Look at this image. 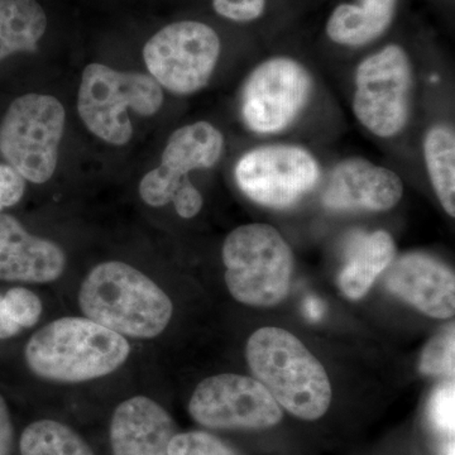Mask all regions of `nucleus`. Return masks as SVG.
<instances>
[{"label": "nucleus", "instance_id": "4", "mask_svg": "<svg viewBox=\"0 0 455 455\" xmlns=\"http://www.w3.org/2000/svg\"><path fill=\"white\" fill-rule=\"evenodd\" d=\"M223 262L228 289L236 301L269 307L286 299L293 256L274 227L256 223L236 228L224 242Z\"/></svg>", "mask_w": 455, "mask_h": 455}, {"label": "nucleus", "instance_id": "17", "mask_svg": "<svg viewBox=\"0 0 455 455\" xmlns=\"http://www.w3.org/2000/svg\"><path fill=\"white\" fill-rule=\"evenodd\" d=\"M396 254V245L387 232L377 230L372 235L358 233L347 247V262L339 275V287L347 298H363L376 278L388 268Z\"/></svg>", "mask_w": 455, "mask_h": 455}, {"label": "nucleus", "instance_id": "1", "mask_svg": "<svg viewBox=\"0 0 455 455\" xmlns=\"http://www.w3.org/2000/svg\"><path fill=\"white\" fill-rule=\"evenodd\" d=\"M84 315L123 337L152 339L169 325L173 305L155 281L128 263L95 266L82 283Z\"/></svg>", "mask_w": 455, "mask_h": 455}, {"label": "nucleus", "instance_id": "29", "mask_svg": "<svg viewBox=\"0 0 455 455\" xmlns=\"http://www.w3.org/2000/svg\"><path fill=\"white\" fill-rule=\"evenodd\" d=\"M14 430L4 397L0 395V455H11L13 449Z\"/></svg>", "mask_w": 455, "mask_h": 455}, {"label": "nucleus", "instance_id": "30", "mask_svg": "<svg viewBox=\"0 0 455 455\" xmlns=\"http://www.w3.org/2000/svg\"><path fill=\"white\" fill-rule=\"evenodd\" d=\"M20 331H22V329L9 316L4 300H3V295H0V339H8V338L16 337Z\"/></svg>", "mask_w": 455, "mask_h": 455}, {"label": "nucleus", "instance_id": "6", "mask_svg": "<svg viewBox=\"0 0 455 455\" xmlns=\"http://www.w3.org/2000/svg\"><path fill=\"white\" fill-rule=\"evenodd\" d=\"M65 109L50 95L27 94L8 108L0 124V155L35 184L55 172L65 130Z\"/></svg>", "mask_w": 455, "mask_h": 455}, {"label": "nucleus", "instance_id": "22", "mask_svg": "<svg viewBox=\"0 0 455 455\" xmlns=\"http://www.w3.org/2000/svg\"><path fill=\"white\" fill-rule=\"evenodd\" d=\"M167 455H238L223 440L205 431L176 434L171 439Z\"/></svg>", "mask_w": 455, "mask_h": 455}, {"label": "nucleus", "instance_id": "2", "mask_svg": "<svg viewBox=\"0 0 455 455\" xmlns=\"http://www.w3.org/2000/svg\"><path fill=\"white\" fill-rule=\"evenodd\" d=\"M131 346L125 337L88 317L66 316L44 325L27 343L29 370L62 383L92 381L125 363Z\"/></svg>", "mask_w": 455, "mask_h": 455}, {"label": "nucleus", "instance_id": "7", "mask_svg": "<svg viewBox=\"0 0 455 455\" xmlns=\"http://www.w3.org/2000/svg\"><path fill=\"white\" fill-rule=\"evenodd\" d=\"M220 55V40L212 27L182 20L164 27L143 49L152 77L175 94H193L211 80Z\"/></svg>", "mask_w": 455, "mask_h": 455}, {"label": "nucleus", "instance_id": "20", "mask_svg": "<svg viewBox=\"0 0 455 455\" xmlns=\"http://www.w3.org/2000/svg\"><path fill=\"white\" fill-rule=\"evenodd\" d=\"M425 163L431 184L443 208L455 215V136L447 125H436L427 132L424 142Z\"/></svg>", "mask_w": 455, "mask_h": 455}, {"label": "nucleus", "instance_id": "13", "mask_svg": "<svg viewBox=\"0 0 455 455\" xmlns=\"http://www.w3.org/2000/svg\"><path fill=\"white\" fill-rule=\"evenodd\" d=\"M386 287L425 315L449 319L455 311V276L444 263L410 253L388 266Z\"/></svg>", "mask_w": 455, "mask_h": 455}, {"label": "nucleus", "instance_id": "14", "mask_svg": "<svg viewBox=\"0 0 455 455\" xmlns=\"http://www.w3.org/2000/svg\"><path fill=\"white\" fill-rule=\"evenodd\" d=\"M403 193V181L394 171L349 158L333 170L323 203L331 211L385 212L400 202Z\"/></svg>", "mask_w": 455, "mask_h": 455}, {"label": "nucleus", "instance_id": "3", "mask_svg": "<svg viewBox=\"0 0 455 455\" xmlns=\"http://www.w3.org/2000/svg\"><path fill=\"white\" fill-rule=\"evenodd\" d=\"M247 361L257 381L296 418L313 421L328 411V374L295 335L272 326L259 329L248 340Z\"/></svg>", "mask_w": 455, "mask_h": 455}, {"label": "nucleus", "instance_id": "8", "mask_svg": "<svg viewBox=\"0 0 455 455\" xmlns=\"http://www.w3.org/2000/svg\"><path fill=\"white\" fill-rule=\"evenodd\" d=\"M411 65L403 47L390 44L358 66L353 110L382 139L396 136L409 119Z\"/></svg>", "mask_w": 455, "mask_h": 455}, {"label": "nucleus", "instance_id": "9", "mask_svg": "<svg viewBox=\"0 0 455 455\" xmlns=\"http://www.w3.org/2000/svg\"><path fill=\"white\" fill-rule=\"evenodd\" d=\"M188 412L197 424L217 430L268 429L283 416L262 383L235 373L200 382L188 403Z\"/></svg>", "mask_w": 455, "mask_h": 455}, {"label": "nucleus", "instance_id": "18", "mask_svg": "<svg viewBox=\"0 0 455 455\" xmlns=\"http://www.w3.org/2000/svg\"><path fill=\"white\" fill-rule=\"evenodd\" d=\"M397 0H359L334 9L326 33L335 44L363 46L387 31L396 12Z\"/></svg>", "mask_w": 455, "mask_h": 455}, {"label": "nucleus", "instance_id": "28", "mask_svg": "<svg viewBox=\"0 0 455 455\" xmlns=\"http://www.w3.org/2000/svg\"><path fill=\"white\" fill-rule=\"evenodd\" d=\"M172 203L180 217L190 220L202 211L203 196L197 188L188 182L176 193Z\"/></svg>", "mask_w": 455, "mask_h": 455}, {"label": "nucleus", "instance_id": "31", "mask_svg": "<svg viewBox=\"0 0 455 455\" xmlns=\"http://www.w3.org/2000/svg\"><path fill=\"white\" fill-rule=\"evenodd\" d=\"M302 311H304L305 316L310 320V322H319L325 313V305L323 304L319 299L310 298L305 299L304 305H302Z\"/></svg>", "mask_w": 455, "mask_h": 455}, {"label": "nucleus", "instance_id": "5", "mask_svg": "<svg viewBox=\"0 0 455 455\" xmlns=\"http://www.w3.org/2000/svg\"><path fill=\"white\" fill-rule=\"evenodd\" d=\"M163 103V89L148 75L121 73L100 64L84 70L77 110L88 130L110 145L130 142L133 128L128 110L151 116Z\"/></svg>", "mask_w": 455, "mask_h": 455}, {"label": "nucleus", "instance_id": "19", "mask_svg": "<svg viewBox=\"0 0 455 455\" xmlns=\"http://www.w3.org/2000/svg\"><path fill=\"white\" fill-rule=\"evenodd\" d=\"M46 28V13L36 0H0V61L37 50Z\"/></svg>", "mask_w": 455, "mask_h": 455}, {"label": "nucleus", "instance_id": "27", "mask_svg": "<svg viewBox=\"0 0 455 455\" xmlns=\"http://www.w3.org/2000/svg\"><path fill=\"white\" fill-rule=\"evenodd\" d=\"M25 190V179L9 164H0V212L16 205Z\"/></svg>", "mask_w": 455, "mask_h": 455}, {"label": "nucleus", "instance_id": "26", "mask_svg": "<svg viewBox=\"0 0 455 455\" xmlns=\"http://www.w3.org/2000/svg\"><path fill=\"white\" fill-rule=\"evenodd\" d=\"M220 16L235 22H251L262 16L266 0H212Z\"/></svg>", "mask_w": 455, "mask_h": 455}, {"label": "nucleus", "instance_id": "11", "mask_svg": "<svg viewBox=\"0 0 455 455\" xmlns=\"http://www.w3.org/2000/svg\"><path fill=\"white\" fill-rule=\"evenodd\" d=\"M310 90V75L304 66L287 57L267 60L245 83L242 94L245 124L262 134L283 131L307 106Z\"/></svg>", "mask_w": 455, "mask_h": 455}, {"label": "nucleus", "instance_id": "12", "mask_svg": "<svg viewBox=\"0 0 455 455\" xmlns=\"http://www.w3.org/2000/svg\"><path fill=\"white\" fill-rule=\"evenodd\" d=\"M223 147L220 132L208 122L173 132L164 147L163 163L140 181V199L154 208L167 205L180 188L190 182L188 175L191 171L211 169L220 161Z\"/></svg>", "mask_w": 455, "mask_h": 455}, {"label": "nucleus", "instance_id": "24", "mask_svg": "<svg viewBox=\"0 0 455 455\" xmlns=\"http://www.w3.org/2000/svg\"><path fill=\"white\" fill-rule=\"evenodd\" d=\"M9 316L20 329L37 324L44 311L41 299L26 287H13L3 295Z\"/></svg>", "mask_w": 455, "mask_h": 455}, {"label": "nucleus", "instance_id": "15", "mask_svg": "<svg viewBox=\"0 0 455 455\" xmlns=\"http://www.w3.org/2000/svg\"><path fill=\"white\" fill-rule=\"evenodd\" d=\"M65 268V252L59 245L29 235L16 218L0 212V280L52 283Z\"/></svg>", "mask_w": 455, "mask_h": 455}, {"label": "nucleus", "instance_id": "10", "mask_svg": "<svg viewBox=\"0 0 455 455\" xmlns=\"http://www.w3.org/2000/svg\"><path fill=\"white\" fill-rule=\"evenodd\" d=\"M319 178L315 158L298 146L259 147L247 152L235 166L239 188L267 208H289L313 190Z\"/></svg>", "mask_w": 455, "mask_h": 455}, {"label": "nucleus", "instance_id": "21", "mask_svg": "<svg viewBox=\"0 0 455 455\" xmlns=\"http://www.w3.org/2000/svg\"><path fill=\"white\" fill-rule=\"evenodd\" d=\"M22 455H95L88 443L74 429L59 421H35L20 440Z\"/></svg>", "mask_w": 455, "mask_h": 455}, {"label": "nucleus", "instance_id": "25", "mask_svg": "<svg viewBox=\"0 0 455 455\" xmlns=\"http://www.w3.org/2000/svg\"><path fill=\"white\" fill-rule=\"evenodd\" d=\"M430 423L447 442H454V383L434 392L429 407Z\"/></svg>", "mask_w": 455, "mask_h": 455}, {"label": "nucleus", "instance_id": "16", "mask_svg": "<svg viewBox=\"0 0 455 455\" xmlns=\"http://www.w3.org/2000/svg\"><path fill=\"white\" fill-rule=\"evenodd\" d=\"M176 424L160 403L146 396L123 401L110 423L113 455H167Z\"/></svg>", "mask_w": 455, "mask_h": 455}, {"label": "nucleus", "instance_id": "23", "mask_svg": "<svg viewBox=\"0 0 455 455\" xmlns=\"http://www.w3.org/2000/svg\"><path fill=\"white\" fill-rule=\"evenodd\" d=\"M454 328L451 326L447 333L436 335L427 344L421 355L420 370L425 374H454Z\"/></svg>", "mask_w": 455, "mask_h": 455}]
</instances>
